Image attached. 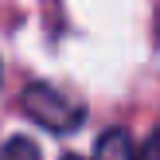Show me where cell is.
Listing matches in <instances>:
<instances>
[{
  "label": "cell",
  "instance_id": "obj_1",
  "mask_svg": "<svg viewBox=\"0 0 160 160\" xmlns=\"http://www.w3.org/2000/svg\"><path fill=\"white\" fill-rule=\"evenodd\" d=\"M20 109L39 125V129L55 133V137H67V133H78L86 121V109L74 106L67 94H59L47 82H28L20 94Z\"/></svg>",
  "mask_w": 160,
  "mask_h": 160
},
{
  "label": "cell",
  "instance_id": "obj_2",
  "mask_svg": "<svg viewBox=\"0 0 160 160\" xmlns=\"http://www.w3.org/2000/svg\"><path fill=\"white\" fill-rule=\"evenodd\" d=\"M94 160H137V148H133V137L125 129H106L94 145Z\"/></svg>",
  "mask_w": 160,
  "mask_h": 160
},
{
  "label": "cell",
  "instance_id": "obj_3",
  "mask_svg": "<svg viewBox=\"0 0 160 160\" xmlns=\"http://www.w3.org/2000/svg\"><path fill=\"white\" fill-rule=\"evenodd\" d=\"M0 160H43V152H39V145L31 137H12L0 148Z\"/></svg>",
  "mask_w": 160,
  "mask_h": 160
},
{
  "label": "cell",
  "instance_id": "obj_4",
  "mask_svg": "<svg viewBox=\"0 0 160 160\" xmlns=\"http://www.w3.org/2000/svg\"><path fill=\"white\" fill-rule=\"evenodd\" d=\"M137 160H160V129H152V137H145V145L137 148Z\"/></svg>",
  "mask_w": 160,
  "mask_h": 160
},
{
  "label": "cell",
  "instance_id": "obj_5",
  "mask_svg": "<svg viewBox=\"0 0 160 160\" xmlns=\"http://www.w3.org/2000/svg\"><path fill=\"white\" fill-rule=\"evenodd\" d=\"M62 160H82V156H74V152H67V156H62Z\"/></svg>",
  "mask_w": 160,
  "mask_h": 160
}]
</instances>
